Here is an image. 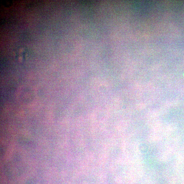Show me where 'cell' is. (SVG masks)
I'll return each mask as SVG.
<instances>
[{
    "label": "cell",
    "mask_w": 184,
    "mask_h": 184,
    "mask_svg": "<svg viewBox=\"0 0 184 184\" xmlns=\"http://www.w3.org/2000/svg\"><path fill=\"white\" fill-rule=\"evenodd\" d=\"M12 3L11 2L9 1H6L4 2H3V5L5 6H9L11 5Z\"/></svg>",
    "instance_id": "1"
}]
</instances>
